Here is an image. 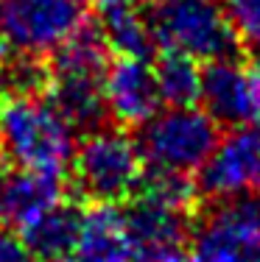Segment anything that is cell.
Instances as JSON below:
<instances>
[{
	"label": "cell",
	"instance_id": "6da1fadb",
	"mask_svg": "<svg viewBox=\"0 0 260 262\" xmlns=\"http://www.w3.org/2000/svg\"><path fill=\"white\" fill-rule=\"evenodd\" d=\"M109 53L112 51L95 23H84L45 56V101L65 117V123L76 134L101 128L109 117L104 95V81L112 61Z\"/></svg>",
	"mask_w": 260,
	"mask_h": 262
},
{
	"label": "cell",
	"instance_id": "7a4b0ae2",
	"mask_svg": "<svg viewBox=\"0 0 260 262\" xmlns=\"http://www.w3.org/2000/svg\"><path fill=\"white\" fill-rule=\"evenodd\" d=\"M76 131L39 95H9L0 106V157L14 167L65 176Z\"/></svg>",
	"mask_w": 260,
	"mask_h": 262
},
{
	"label": "cell",
	"instance_id": "3957f363",
	"mask_svg": "<svg viewBox=\"0 0 260 262\" xmlns=\"http://www.w3.org/2000/svg\"><path fill=\"white\" fill-rule=\"evenodd\" d=\"M146 162L137 137L123 126H101L76 145L70 182L78 198L90 204H123L134 195Z\"/></svg>",
	"mask_w": 260,
	"mask_h": 262
},
{
	"label": "cell",
	"instance_id": "277c9868",
	"mask_svg": "<svg viewBox=\"0 0 260 262\" xmlns=\"http://www.w3.org/2000/svg\"><path fill=\"white\" fill-rule=\"evenodd\" d=\"M146 17L159 51L190 56L199 64L241 56V39L218 0H157Z\"/></svg>",
	"mask_w": 260,
	"mask_h": 262
},
{
	"label": "cell",
	"instance_id": "5b68a950",
	"mask_svg": "<svg viewBox=\"0 0 260 262\" xmlns=\"http://www.w3.org/2000/svg\"><path fill=\"white\" fill-rule=\"evenodd\" d=\"M218 128L202 106H168L140 126L137 145L146 167L193 176L213 154Z\"/></svg>",
	"mask_w": 260,
	"mask_h": 262
},
{
	"label": "cell",
	"instance_id": "8992f818",
	"mask_svg": "<svg viewBox=\"0 0 260 262\" xmlns=\"http://www.w3.org/2000/svg\"><path fill=\"white\" fill-rule=\"evenodd\" d=\"M188 262H260V195L221 198L193 221Z\"/></svg>",
	"mask_w": 260,
	"mask_h": 262
},
{
	"label": "cell",
	"instance_id": "52a82bcc",
	"mask_svg": "<svg viewBox=\"0 0 260 262\" xmlns=\"http://www.w3.org/2000/svg\"><path fill=\"white\" fill-rule=\"evenodd\" d=\"M84 23V0H0V42L17 56L45 59Z\"/></svg>",
	"mask_w": 260,
	"mask_h": 262
},
{
	"label": "cell",
	"instance_id": "ba28073f",
	"mask_svg": "<svg viewBox=\"0 0 260 262\" xmlns=\"http://www.w3.org/2000/svg\"><path fill=\"white\" fill-rule=\"evenodd\" d=\"M123 212L132 243V262H188V240L193 229L190 207L134 192Z\"/></svg>",
	"mask_w": 260,
	"mask_h": 262
},
{
	"label": "cell",
	"instance_id": "9c48e42d",
	"mask_svg": "<svg viewBox=\"0 0 260 262\" xmlns=\"http://www.w3.org/2000/svg\"><path fill=\"white\" fill-rule=\"evenodd\" d=\"M196 187L213 201L260 195V123L232 128L224 140L218 137Z\"/></svg>",
	"mask_w": 260,
	"mask_h": 262
},
{
	"label": "cell",
	"instance_id": "30bf717a",
	"mask_svg": "<svg viewBox=\"0 0 260 262\" xmlns=\"http://www.w3.org/2000/svg\"><path fill=\"white\" fill-rule=\"evenodd\" d=\"M199 103L218 126L227 128L249 126V123H257L260 117L252 70L241 64L238 56L202 64Z\"/></svg>",
	"mask_w": 260,
	"mask_h": 262
},
{
	"label": "cell",
	"instance_id": "8fae6325",
	"mask_svg": "<svg viewBox=\"0 0 260 262\" xmlns=\"http://www.w3.org/2000/svg\"><path fill=\"white\" fill-rule=\"evenodd\" d=\"M104 95L109 117L123 128H140L163 109L154 64L140 56H115L109 61Z\"/></svg>",
	"mask_w": 260,
	"mask_h": 262
},
{
	"label": "cell",
	"instance_id": "7c38bea8",
	"mask_svg": "<svg viewBox=\"0 0 260 262\" xmlns=\"http://www.w3.org/2000/svg\"><path fill=\"white\" fill-rule=\"evenodd\" d=\"M65 198V184L56 173H39L9 165L0 179V226L20 229L36 212Z\"/></svg>",
	"mask_w": 260,
	"mask_h": 262
},
{
	"label": "cell",
	"instance_id": "4fadbf2b",
	"mask_svg": "<svg viewBox=\"0 0 260 262\" xmlns=\"http://www.w3.org/2000/svg\"><path fill=\"white\" fill-rule=\"evenodd\" d=\"M62 262H132V243L117 204H92L70 257Z\"/></svg>",
	"mask_w": 260,
	"mask_h": 262
},
{
	"label": "cell",
	"instance_id": "5bb4252c",
	"mask_svg": "<svg viewBox=\"0 0 260 262\" xmlns=\"http://www.w3.org/2000/svg\"><path fill=\"white\" fill-rule=\"evenodd\" d=\"M84 223V207L78 201H56L48 209L36 212L20 226L23 240L34 248L42 262H62L70 257Z\"/></svg>",
	"mask_w": 260,
	"mask_h": 262
},
{
	"label": "cell",
	"instance_id": "9a60e30c",
	"mask_svg": "<svg viewBox=\"0 0 260 262\" xmlns=\"http://www.w3.org/2000/svg\"><path fill=\"white\" fill-rule=\"evenodd\" d=\"M95 28L115 56L148 59L154 53L148 17L137 0H95Z\"/></svg>",
	"mask_w": 260,
	"mask_h": 262
},
{
	"label": "cell",
	"instance_id": "2e32d148",
	"mask_svg": "<svg viewBox=\"0 0 260 262\" xmlns=\"http://www.w3.org/2000/svg\"><path fill=\"white\" fill-rule=\"evenodd\" d=\"M163 106H196L202 86V64L190 56L159 51V59L151 61Z\"/></svg>",
	"mask_w": 260,
	"mask_h": 262
},
{
	"label": "cell",
	"instance_id": "e0dca14e",
	"mask_svg": "<svg viewBox=\"0 0 260 262\" xmlns=\"http://www.w3.org/2000/svg\"><path fill=\"white\" fill-rule=\"evenodd\" d=\"M241 45L260 53V0H218Z\"/></svg>",
	"mask_w": 260,
	"mask_h": 262
},
{
	"label": "cell",
	"instance_id": "ac0fdd59",
	"mask_svg": "<svg viewBox=\"0 0 260 262\" xmlns=\"http://www.w3.org/2000/svg\"><path fill=\"white\" fill-rule=\"evenodd\" d=\"M0 262H42L23 234L11 226H0Z\"/></svg>",
	"mask_w": 260,
	"mask_h": 262
},
{
	"label": "cell",
	"instance_id": "d6986e66",
	"mask_svg": "<svg viewBox=\"0 0 260 262\" xmlns=\"http://www.w3.org/2000/svg\"><path fill=\"white\" fill-rule=\"evenodd\" d=\"M11 95V86H9V67H6V53L0 51V106L6 103V98Z\"/></svg>",
	"mask_w": 260,
	"mask_h": 262
},
{
	"label": "cell",
	"instance_id": "ffe728a7",
	"mask_svg": "<svg viewBox=\"0 0 260 262\" xmlns=\"http://www.w3.org/2000/svg\"><path fill=\"white\" fill-rule=\"evenodd\" d=\"M252 81H255V90H257V106H260V53H257V59L252 61ZM257 123H260V117H257Z\"/></svg>",
	"mask_w": 260,
	"mask_h": 262
},
{
	"label": "cell",
	"instance_id": "44dd1931",
	"mask_svg": "<svg viewBox=\"0 0 260 262\" xmlns=\"http://www.w3.org/2000/svg\"><path fill=\"white\" fill-rule=\"evenodd\" d=\"M137 3H157V0H137Z\"/></svg>",
	"mask_w": 260,
	"mask_h": 262
}]
</instances>
